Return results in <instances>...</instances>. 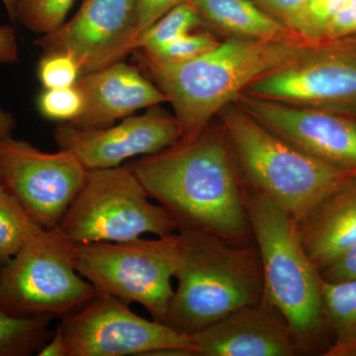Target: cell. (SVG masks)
<instances>
[{
	"label": "cell",
	"instance_id": "obj_1",
	"mask_svg": "<svg viewBox=\"0 0 356 356\" xmlns=\"http://www.w3.org/2000/svg\"><path fill=\"white\" fill-rule=\"evenodd\" d=\"M177 221L178 229L205 232L234 245H254L248 186L222 126L127 163Z\"/></svg>",
	"mask_w": 356,
	"mask_h": 356
},
{
	"label": "cell",
	"instance_id": "obj_2",
	"mask_svg": "<svg viewBox=\"0 0 356 356\" xmlns=\"http://www.w3.org/2000/svg\"><path fill=\"white\" fill-rule=\"evenodd\" d=\"M299 38L254 40L229 37L198 57L184 62L140 60L172 103L181 126V142L201 135L257 79L291 62L310 46Z\"/></svg>",
	"mask_w": 356,
	"mask_h": 356
},
{
	"label": "cell",
	"instance_id": "obj_3",
	"mask_svg": "<svg viewBox=\"0 0 356 356\" xmlns=\"http://www.w3.org/2000/svg\"><path fill=\"white\" fill-rule=\"evenodd\" d=\"M177 288L165 324L195 334L261 302L264 269L257 245H234L205 232L178 229Z\"/></svg>",
	"mask_w": 356,
	"mask_h": 356
},
{
	"label": "cell",
	"instance_id": "obj_4",
	"mask_svg": "<svg viewBox=\"0 0 356 356\" xmlns=\"http://www.w3.org/2000/svg\"><path fill=\"white\" fill-rule=\"evenodd\" d=\"M248 212L264 269V300L287 321L305 355L318 353L330 334L322 277L304 250L296 220L248 188Z\"/></svg>",
	"mask_w": 356,
	"mask_h": 356
},
{
	"label": "cell",
	"instance_id": "obj_5",
	"mask_svg": "<svg viewBox=\"0 0 356 356\" xmlns=\"http://www.w3.org/2000/svg\"><path fill=\"white\" fill-rule=\"evenodd\" d=\"M219 116L248 188L270 199L296 221L356 172L293 146L238 103Z\"/></svg>",
	"mask_w": 356,
	"mask_h": 356
},
{
	"label": "cell",
	"instance_id": "obj_6",
	"mask_svg": "<svg viewBox=\"0 0 356 356\" xmlns=\"http://www.w3.org/2000/svg\"><path fill=\"white\" fill-rule=\"evenodd\" d=\"M149 199L127 165L88 170L83 186L56 229L74 245L177 234L172 215Z\"/></svg>",
	"mask_w": 356,
	"mask_h": 356
},
{
	"label": "cell",
	"instance_id": "obj_7",
	"mask_svg": "<svg viewBox=\"0 0 356 356\" xmlns=\"http://www.w3.org/2000/svg\"><path fill=\"white\" fill-rule=\"evenodd\" d=\"M76 245L37 225L19 252L0 266V307L20 317H64L97 295L76 268Z\"/></svg>",
	"mask_w": 356,
	"mask_h": 356
},
{
	"label": "cell",
	"instance_id": "obj_8",
	"mask_svg": "<svg viewBox=\"0 0 356 356\" xmlns=\"http://www.w3.org/2000/svg\"><path fill=\"white\" fill-rule=\"evenodd\" d=\"M178 232L156 238L76 245L77 273L98 293L146 308L153 320L165 323L177 273Z\"/></svg>",
	"mask_w": 356,
	"mask_h": 356
},
{
	"label": "cell",
	"instance_id": "obj_9",
	"mask_svg": "<svg viewBox=\"0 0 356 356\" xmlns=\"http://www.w3.org/2000/svg\"><path fill=\"white\" fill-rule=\"evenodd\" d=\"M67 356H151L163 350L196 355L191 334L134 313L125 302L103 293L63 317Z\"/></svg>",
	"mask_w": 356,
	"mask_h": 356
},
{
	"label": "cell",
	"instance_id": "obj_10",
	"mask_svg": "<svg viewBox=\"0 0 356 356\" xmlns=\"http://www.w3.org/2000/svg\"><path fill=\"white\" fill-rule=\"evenodd\" d=\"M243 93L356 118V42L311 44Z\"/></svg>",
	"mask_w": 356,
	"mask_h": 356
},
{
	"label": "cell",
	"instance_id": "obj_11",
	"mask_svg": "<svg viewBox=\"0 0 356 356\" xmlns=\"http://www.w3.org/2000/svg\"><path fill=\"white\" fill-rule=\"evenodd\" d=\"M2 182L40 226L55 229L83 186L88 170L76 154L47 153L13 137L0 152Z\"/></svg>",
	"mask_w": 356,
	"mask_h": 356
},
{
	"label": "cell",
	"instance_id": "obj_12",
	"mask_svg": "<svg viewBox=\"0 0 356 356\" xmlns=\"http://www.w3.org/2000/svg\"><path fill=\"white\" fill-rule=\"evenodd\" d=\"M136 19L137 0H83L72 19L35 44L43 54H69L88 74L136 51Z\"/></svg>",
	"mask_w": 356,
	"mask_h": 356
},
{
	"label": "cell",
	"instance_id": "obj_13",
	"mask_svg": "<svg viewBox=\"0 0 356 356\" xmlns=\"http://www.w3.org/2000/svg\"><path fill=\"white\" fill-rule=\"evenodd\" d=\"M181 138L177 117L159 105L145 114L126 117L116 126L83 128L63 124L54 132L58 147L72 152L88 170L116 168L135 156L159 153Z\"/></svg>",
	"mask_w": 356,
	"mask_h": 356
},
{
	"label": "cell",
	"instance_id": "obj_14",
	"mask_svg": "<svg viewBox=\"0 0 356 356\" xmlns=\"http://www.w3.org/2000/svg\"><path fill=\"white\" fill-rule=\"evenodd\" d=\"M242 108L264 127L330 165L356 170V118L243 93Z\"/></svg>",
	"mask_w": 356,
	"mask_h": 356
},
{
	"label": "cell",
	"instance_id": "obj_15",
	"mask_svg": "<svg viewBox=\"0 0 356 356\" xmlns=\"http://www.w3.org/2000/svg\"><path fill=\"white\" fill-rule=\"evenodd\" d=\"M197 356L305 355L287 321L266 300L191 334Z\"/></svg>",
	"mask_w": 356,
	"mask_h": 356
},
{
	"label": "cell",
	"instance_id": "obj_16",
	"mask_svg": "<svg viewBox=\"0 0 356 356\" xmlns=\"http://www.w3.org/2000/svg\"><path fill=\"white\" fill-rule=\"evenodd\" d=\"M76 86L83 93V114L76 127H108L140 109L168 102L165 93L123 60L81 74Z\"/></svg>",
	"mask_w": 356,
	"mask_h": 356
},
{
	"label": "cell",
	"instance_id": "obj_17",
	"mask_svg": "<svg viewBox=\"0 0 356 356\" xmlns=\"http://www.w3.org/2000/svg\"><path fill=\"white\" fill-rule=\"evenodd\" d=\"M297 227L304 250L318 271L356 245V172L321 199Z\"/></svg>",
	"mask_w": 356,
	"mask_h": 356
},
{
	"label": "cell",
	"instance_id": "obj_18",
	"mask_svg": "<svg viewBox=\"0 0 356 356\" xmlns=\"http://www.w3.org/2000/svg\"><path fill=\"white\" fill-rule=\"evenodd\" d=\"M191 3L206 25L231 37L266 41L299 38L252 0H191Z\"/></svg>",
	"mask_w": 356,
	"mask_h": 356
},
{
	"label": "cell",
	"instance_id": "obj_19",
	"mask_svg": "<svg viewBox=\"0 0 356 356\" xmlns=\"http://www.w3.org/2000/svg\"><path fill=\"white\" fill-rule=\"evenodd\" d=\"M323 303L332 343L325 356H356V280H322Z\"/></svg>",
	"mask_w": 356,
	"mask_h": 356
},
{
	"label": "cell",
	"instance_id": "obj_20",
	"mask_svg": "<svg viewBox=\"0 0 356 356\" xmlns=\"http://www.w3.org/2000/svg\"><path fill=\"white\" fill-rule=\"evenodd\" d=\"M55 317H20L0 307V356H27L38 353L50 339L49 327Z\"/></svg>",
	"mask_w": 356,
	"mask_h": 356
},
{
	"label": "cell",
	"instance_id": "obj_21",
	"mask_svg": "<svg viewBox=\"0 0 356 356\" xmlns=\"http://www.w3.org/2000/svg\"><path fill=\"white\" fill-rule=\"evenodd\" d=\"M37 225L39 224L0 181V266L19 252Z\"/></svg>",
	"mask_w": 356,
	"mask_h": 356
},
{
	"label": "cell",
	"instance_id": "obj_22",
	"mask_svg": "<svg viewBox=\"0 0 356 356\" xmlns=\"http://www.w3.org/2000/svg\"><path fill=\"white\" fill-rule=\"evenodd\" d=\"M204 25L205 21L191 2L180 4L140 35L136 44V51L151 53Z\"/></svg>",
	"mask_w": 356,
	"mask_h": 356
},
{
	"label": "cell",
	"instance_id": "obj_23",
	"mask_svg": "<svg viewBox=\"0 0 356 356\" xmlns=\"http://www.w3.org/2000/svg\"><path fill=\"white\" fill-rule=\"evenodd\" d=\"M74 0H16L14 21L39 34L55 31L65 23Z\"/></svg>",
	"mask_w": 356,
	"mask_h": 356
},
{
	"label": "cell",
	"instance_id": "obj_24",
	"mask_svg": "<svg viewBox=\"0 0 356 356\" xmlns=\"http://www.w3.org/2000/svg\"><path fill=\"white\" fill-rule=\"evenodd\" d=\"M348 0H305L286 27L307 43L320 44L325 25Z\"/></svg>",
	"mask_w": 356,
	"mask_h": 356
},
{
	"label": "cell",
	"instance_id": "obj_25",
	"mask_svg": "<svg viewBox=\"0 0 356 356\" xmlns=\"http://www.w3.org/2000/svg\"><path fill=\"white\" fill-rule=\"evenodd\" d=\"M38 109L44 118L74 124L83 114L84 98L76 86L44 89L38 98Z\"/></svg>",
	"mask_w": 356,
	"mask_h": 356
},
{
	"label": "cell",
	"instance_id": "obj_26",
	"mask_svg": "<svg viewBox=\"0 0 356 356\" xmlns=\"http://www.w3.org/2000/svg\"><path fill=\"white\" fill-rule=\"evenodd\" d=\"M219 43L215 37L208 33L192 31L172 40L151 53L140 51V54L158 62H184L202 55Z\"/></svg>",
	"mask_w": 356,
	"mask_h": 356
},
{
	"label": "cell",
	"instance_id": "obj_27",
	"mask_svg": "<svg viewBox=\"0 0 356 356\" xmlns=\"http://www.w3.org/2000/svg\"><path fill=\"white\" fill-rule=\"evenodd\" d=\"M40 83L44 89L76 86L83 72L76 58L65 53L43 54L38 64Z\"/></svg>",
	"mask_w": 356,
	"mask_h": 356
},
{
	"label": "cell",
	"instance_id": "obj_28",
	"mask_svg": "<svg viewBox=\"0 0 356 356\" xmlns=\"http://www.w3.org/2000/svg\"><path fill=\"white\" fill-rule=\"evenodd\" d=\"M356 34V0H348L325 25L320 43H332Z\"/></svg>",
	"mask_w": 356,
	"mask_h": 356
},
{
	"label": "cell",
	"instance_id": "obj_29",
	"mask_svg": "<svg viewBox=\"0 0 356 356\" xmlns=\"http://www.w3.org/2000/svg\"><path fill=\"white\" fill-rule=\"evenodd\" d=\"M191 0H137L136 34L137 40L152 25L172 8ZM137 44V43H136Z\"/></svg>",
	"mask_w": 356,
	"mask_h": 356
},
{
	"label": "cell",
	"instance_id": "obj_30",
	"mask_svg": "<svg viewBox=\"0 0 356 356\" xmlns=\"http://www.w3.org/2000/svg\"><path fill=\"white\" fill-rule=\"evenodd\" d=\"M318 273L322 280L327 282L356 280V245Z\"/></svg>",
	"mask_w": 356,
	"mask_h": 356
},
{
	"label": "cell",
	"instance_id": "obj_31",
	"mask_svg": "<svg viewBox=\"0 0 356 356\" xmlns=\"http://www.w3.org/2000/svg\"><path fill=\"white\" fill-rule=\"evenodd\" d=\"M262 10L281 21L283 24L299 10L305 0H252ZM286 26V25H285Z\"/></svg>",
	"mask_w": 356,
	"mask_h": 356
},
{
	"label": "cell",
	"instance_id": "obj_32",
	"mask_svg": "<svg viewBox=\"0 0 356 356\" xmlns=\"http://www.w3.org/2000/svg\"><path fill=\"white\" fill-rule=\"evenodd\" d=\"M19 60L17 37L10 26H0V64H15Z\"/></svg>",
	"mask_w": 356,
	"mask_h": 356
},
{
	"label": "cell",
	"instance_id": "obj_33",
	"mask_svg": "<svg viewBox=\"0 0 356 356\" xmlns=\"http://www.w3.org/2000/svg\"><path fill=\"white\" fill-rule=\"evenodd\" d=\"M40 356H67V346L64 334L60 324L57 325L55 334L48 339L43 348L38 351Z\"/></svg>",
	"mask_w": 356,
	"mask_h": 356
},
{
	"label": "cell",
	"instance_id": "obj_34",
	"mask_svg": "<svg viewBox=\"0 0 356 356\" xmlns=\"http://www.w3.org/2000/svg\"><path fill=\"white\" fill-rule=\"evenodd\" d=\"M15 125L16 122L13 115L0 107V152L4 140L13 137ZM0 177H1V163H0Z\"/></svg>",
	"mask_w": 356,
	"mask_h": 356
},
{
	"label": "cell",
	"instance_id": "obj_35",
	"mask_svg": "<svg viewBox=\"0 0 356 356\" xmlns=\"http://www.w3.org/2000/svg\"><path fill=\"white\" fill-rule=\"evenodd\" d=\"M6 6L7 13L9 14V17L11 20L14 21V14H15V4L16 0H1Z\"/></svg>",
	"mask_w": 356,
	"mask_h": 356
}]
</instances>
